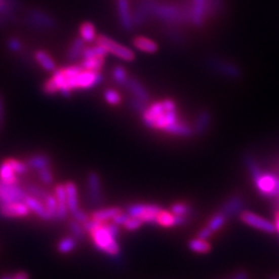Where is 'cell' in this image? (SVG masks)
I'll return each mask as SVG.
<instances>
[{"label": "cell", "mask_w": 279, "mask_h": 279, "mask_svg": "<svg viewBox=\"0 0 279 279\" xmlns=\"http://www.w3.org/2000/svg\"><path fill=\"white\" fill-rule=\"evenodd\" d=\"M103 81L100 71L88 70L80 64H72L56 68L53 75L45 82L43 91L48 95L60 93L64 97L70 96L73 90L90 89Z\"/></svg>", "instance_id": "obj_1"}, {"label": "cell", "mask_w": 279, "mask_h": 279, "mask_svg": "<svg viewBox=\"0 0 279 279\" xmlns=\"http://www.w3.org/2000/svg\"><path fill=\"white\" fill-rule=\"evenodd\" d=\"M142 119L148 129L172 136L188 138L193 134L190 126L179 118L176 103L172 99H163L147 106L142 113Z\"/></svg>", "instance_id": "obj_2"}, {"label": "cell", "mask_w": 279, "mask_h": 279, "mask_svg": "<svg viewBox=\"0 0 279 279\" xmlns=\"http://www.w3.org/2000/svg\"><path fill=\"white\" fill-rule=\"evenodd\" d=\"M94 245L110 257L117 258L120 255V246L108 230L106 223H98L92 231L89 232Z\"/></svg>", "instance_id": "obj_3"}, {"label": "cell", "mask_w": 279, "mask_h": 279, "mask_svg": "<svg viewBox=\"0 0 279 279\" xmlns=\"http://www.w3.org/2000/svg\"><path fill=\"white\" fill-rule=\"evenodd\" d=\"M152 14L155 15L160 20L170 24H182L185 22L190 23L188 5L177 7L175 5H162L156 3Z\"/></svg>", "instance_id": "obj_4"}, {"label": "cell", "mask_w": 279, "mask_h": 279, "mask_svg": "<svg viewBox=\"0 0 279 279\" xmlns=\"http://www.w3.org/2000/svg\"><path fill=\"white\" fill-rule=\"evenodd\" d=\"M95 44L103 47L107 51L108 54H111L122 61L132 62L135 60V53L133 52V50L112 39L107 35H104V34L97 35L95 39Z\"/></svg>", "instance_id": "obj_5"}, {"label": "cell", "mask_w": 279, "mask_h": 279, "mask_svg": "<svg viewBox=\"0 0 279 279\" xmlns=\"http://www.w3.org/2000/svg\"><path fill=\"white\" fill-rule=\"evenodd\" d=\"M163 209L153 204H134L128 207L126 213L130 216L138 217L143 222L148 223H157L158 214Z\"/></svg>", "instance_id": "obj_6"}, {"label": "cell", "mask_w": 279, "mask_h": 279, "mask_svg": "<svg viewBox=\"0 0 279 279\" xmlns=\"http://www.w3.org/2000/svg\"><path fill=\"white\" fill-rule=\"evenodd\" d=\"M189 22L195 27H201L205 24L209 17L208 0H190L188 5Z\"/></svg>", "instance_id": "obj_7"}, {"label": "cell", "mask_w": 279, "mask_h": 279, "mask_svg": "<svg viewBox=\"0 0 279 279\" xmlns=\"http://www.w3.org/2000/svg\"><path fill=\"white\" fill-rule=\"evenodd\" d=\"M240 218L245 224L253 227V229H257L268 234H273L276 232L275 223L256 213H252L250 211H243L240 214Z\"/></svg>", "instance_id": "obj_8"}, {"label": "cell", "mask_w": 279, "mask_h": 279, "mask_svg": "<svg viewBox=\"0 0 279 279\" xmlns=\"http://www.w3.org/2000/svg\"><path fill=\"white\" fill-rule=\"evenodd\" d=\"M87 198L88 203L92 206L100 205L104 200L100 178L94 172L89 173L87 176Z\"/></svg>", "instance_id": "obj_9"}, {"label": "cell", "mask_w": 279, "mask_h": 279, "mask_svg": "<svg viewBox=\"0 0 279 279\" xmlns=\"http://www.w3.org/2000/svg\"><path fill=\"white\" fill-rule=\"evenodd\" d=\"M28 193L23 187L16 184L5 183L0 180V200L3 203L23 202Z\"/></svg>", "instance_id": "obj_10"}, {"label": "cell", "mask_w": 279, "mask_h": 279, "mask_svg": "<svg viewBox=\"0 0 279 279\" xmlns=\"http://www.w3.org/2000/svg\"><path fill=\"white\" fill-rule=\"evenodd\" d=\"M26 20L30 26L35 29H52L56 26L55 20L41 10H31L27 14Z\"/></svg>", "instance_id": "obj_11"}, {"label": "cell", "mask_w": 279, "mask_h": 279, "mask_svg": "<svg viewBox=\"0 0 279 279\" xmlns=\"http://www.w3.org/2000/svg\"><path fill=\"white\" fill-rule=\"evenodd\" d=\"M30 210L25 202L3 203L0 204V216L8 218H19L28 216Z\"/></svg>", "instance_id": "obj_12"}, {"label": "cell", "mask_w": 279, "mask_h": 279, "mask_svg": "<svg viewBox=\"0 0 279 279\" xmlns=\"http://www.w3.org/2000/svg\"><path fill=\"white\" fill-rule=\"evenodd\" d=\"M253 180H255V184L258 190L263 195H267V196L274 195V191L278 181V177L270 174H264L262 172L258 176L253 177Z\"/></svg>", "instance_id": "obj_13"}, {"label": "cell", "mask_w": 279, "mask_h": 279, "mask_svg": "<svg viewBox=\"0 0 279 279\" xmlns=\"http://www.w3.org/2000/svg\"><path fill=\"white\" fill-rule=\"evenodd\" d=\"M156 5L155 0H142V3L133 13V21L135 26L143 25L153 12V8Z\"/></svg>", "instance_id": "obj_14"}, {"label": "cell", "mask_w": 279, "mask_h": 279, "mask_svg": "<svg viewBox=\"0 0 279 279\" xmlns=\"http://www.w3.org/2000/svg\"><path fill=\"white\" fill-rule=\"evenodd\" d=\"M117 10L119 21L123 29L126 31L132 30L135 27V25L133 21V13L128 0H118Z\"/></svg>", "instance_id": "obj_15"}, {"label": "cell", "mask_w": 279, "mask_h": 279, "mask_svg": "<svg viewBox=\"0 0 279 279\" xmlns=\"http://www.w3.org/2000/svg\"><path fill=\"white\" fill-rule=\"evenodd\" d=\"M123 86L134 95L135 98H137L148 105L149 100H150L149 92L147 91L145 86L140 81L133 79V78H129L128 81L125 82V84Z\"/></svg>", "instance_id": "obj_16"}, {"label": "cell", "mask_w": 279, "mask_h": 279, "mask_svg": "<svg viewBox=\"0 0 279 279\" xmlns=\"http://www.w3.org/2000/svg\"><path fill=\"white\" fill-rule=\"evenodd\" d=\"M244 206V202L241 196L239 195H233L229 200L224 202V204L221 208V213L226 217H232L237 214H240Z\"/></svg>", "instance_id": "obj_17"}, {"label": "cell", "mask_w": 279, "mask_h": 279, "mask_svg": "<svg viewBox=\"0 0 279 279\" xmlns=\"http://www.w3.org/2000/svg\"><path fill=\"white\" fill-rule=\"evenodd\" d=\"M64 186H65V191H66L68 212L72 215L81 209L80 205H79V195H78L77 185H75L71 181H68L64 184Z\"/></svg>", "instance_id": "obj_18"}, {"label": "cell", "mask_w": 279, "mask_h": 279, "mask_svg": "<svg viewBox=\"0 0 279 279\" xmlns=\"http://www.w3.org/2000/svg\"><path fill=\"white\" fill-rule=\"evenodd\" d=\"M55 196L57 201V219L64 220L68 214L66 191L64 184H58L55 187Z\"/></svg>", "instance_id": "obj_19"}, {"label": "cell", "mask_w": 279, "mask_h": 279, "mask_svg": "<svg viewBox=\"0 0 279 279\" xmlns=\"http://www.w3.org/2000/svg\"><path fill=\"white\" fill-rule=\"evenodd\" d=\"M212 67L220 72L221 74L225 75V77L229 78H239L240 77V69L233 63L229 62V61H223V60H219V59H215L211 62Z\"/></svg>", "instance_id": "obj_20"}, {"label": "cell", "mask_w": 279, "mask_h": 279, "mask_svg": "<svg viewBox=\"0 0 279 279\" xmlns=\"http://www.w3.org/2000/svg\"><path fill=\"white\" fill-rule=\"evenodd\" d=\"M25 204H26L30 210V212H33L35 215H37L39 218H42L43 220H51V217L46 209V206L44 204V202L27 194L26 197L24 200Z\"/></svg>", "instance_id": "obj_21"}, {"label": "cell", "mask_w": 279, "mask_h": 279, "mask_svg": "<svg viewBox=\"0 0 279 279\" xmlns=\"http://www.w3.org/2000/svg\"><path fill=\"white\" fill-rule=\"evenodd\" d=\"M134 47L140 52L153 54L158 51V45L153 41L144 35H138L133 39Z\"/></svg>", "instance_id": "obj_22"}, {"label": "cell", "mask_w": 279, "mask_h": 279, "mask_svg": "<svg viewBox=\"0 0 279 279\" xmlns=\"http://www.w3.org/2000/svg\"><path fill=\"white\" fill-rule=\"evenodd\" d=\"M34 58L35 61L38 63V65L41 67H43L46 71H54L56 70V63L54 61V59L52 58L48 52L44 50H37L35 51L34 53Z\"/></svg>", "instance_id": "obj_23"}, {"label": "cell", "mask_w": 279, "mask_h": 279, "mask_svg": "<svg viewBox=\"0 0 279 279\" xmlns=\"http://www.w3.org/2000/svg\"><path fill=\"white\" fill-rule=\"evenodd\" d=\"M84 48H85V42L81 37H75L67 50V54H66L67 60L69 62H73L77 59H79L80 57H82Z\"/></svg>", "instance_id": "obj_24"}, {"label": "cell", "mask_w": 279, "mask_h": 279, "mask_svg": "<svg viewBox=\"0 0 279 279\" xmlns=\"http://www.w3.org/2000/svg\"><path fill=\"white\" fill-rule=\"evenodd\" d=\"M121 212L120 208L117 207H110V208H105V209H100L95 212H93L90 216L91 219L100 222V223H106L107 221L113 220V218Z\"/></svg>", "instance_id": "obj_25"}, {"label": "cell", "mask_w": 279, "mask_h": 279, "mask_svg": "<svg viewBox=\"0 0 279 279\" xmlns=\"http://www.w3.org/2000/svg\"><path fill=\"white\" fill-rule=\"evenodd\" d=\"M17 174L13 170L9 160L5 161L2 165H0V180L5 183L9 184H16L18 183Z\"/></svg>", "instance_id": "obj_26"}, {"label": "cell", "mask_w": 279, "mask_h": 279, "mask_svg": "<svg viewBox=\"0 0 279 279\" xmlns=\"http://www.w3.org/2000/svg\"><path fill=\"white\" fill-rule=\"evenodd\" d=\"M210 122H211V116L210 114L207 112V111H203L201 112L197 117H196V120L194 122V125H193V134H196V135H203L204 134L210 125Z\"/></svg>", "instance_id": "obj_27"}, {"label": "cell", "mask_w": 279, "mask_h": 279, "mask_svg": "<svg viewBox=\"0 0 279 279\" xmlns=\"http://www.w3.org/2000/svg\"><path fill=\"white\" fill-rule=\"evenodd\" d=\"M17 8V0H0V24L9 20Z\"/></svg>", "instance_id": "obj_28"}, {"label": "cell", "mask_w": 279, "mask_h": 279, "mask_svg": "<svg viewBox=\"0 0 279 279\" xmlns=\"http://www.w3.org/2000/svg\"><path fill=\"white\" fill-rule=\"evenodd\" d=\"M80 37L85 42V43H92L95 42L96 39V29L95 26L91 22H83L80 25Z\"/></svg>", "instance_id": "obj_29"}, {"label": "cell", "mask_w": 279, "mask_h": 279, "mask_svg": "<svg viewBox=\"0 0 279 279\" xmlns=\"http://www.w3.org/2000/svg\"><path fill=\"white\" fill-rule=\"evenodd\" d=\"M26 164L29 169L38 171L41 169L49 167L51 164V160L46 154H34L26 161Z\"/></svg>", "instance_id": "obj_30"}, {"label": "cell", "mask_w": 279, "mask_h": 279, "mask_svg": "<svg viewBox=\"0 0 279 279\" xmlns=\"http://www.w3.org/2000/svg\"><path fill=\"white\" fill-rule=\"evenodd\" d=\"M106 58H99V57H89V58H83L80 65L88 70H94V71H100L103 66L105 65Z\"/></svg>", "instance_id": "obj_31"}, {"label": "cell", "mask_w": 279, "mask_h": 279, "mask_svg": "<svg viewBox=\"0 0 279 279\" xmlns=\"http://www.w3.org/2000/svg\"><path fill=\"white\" fill-rule=\"evenodd\" d=\"M77 241L78 240L74 239L72 236L64 237L59 241L57 249L61 255H68V253H70L72 250L75 249V247H77Z\"/></svg>", "instance_id": "obj_32"}, {"label": "cell", "mask_w": 279, "mask_h": 279, "mask_svg": "<svg viewBox=\"0 0 279 279\" xmlns=\"http://www.w3.org/2000/svg\"><path fill=\"white\" fill-rule=\"evenodd\" d=\"M188 247L191 251L196 253H208L211 249V246L207 240H203L200 238L190 240L188 242Z\"/></svg>", "instance_id": "obj_33"}, {"label": "cell", "mask_w": 279, "mask_h": 279, "mask_svg": "<svg viewBox=\"0 0 279 279\" xmlns=\"http://www.w3.org/2000/svg\"><path fill=\"white\" fill-rule=\"evenodd\" d=\"M44 204L46 206V209L51 217V220L57 219V201L55 194L48 193L46 198L44 200Z\"/></svg>", "instance_id": "obj_34"}, {"label": "cell", "mask_w": 279, "mask_h": 279, "mask_svg": "<svg viewBox=\"0 0 279 279\" xmlns=\"http://www.w3.org/2000/svg\"><path fill=\"white\" fill-rule=\"evenodd\" d=\"M68 227H69V231L71 233V236L74 239H77L78 241H81L84 239L86 231L84 229L83 223L77 221L75 219H71L68 222Z\"/></svg>", "instance_id": "obj_35"}, {"label": "cell", "mask_w": 279, "mask_h": 279, "mask_svg": "<svg viewBox=\"0 0 279 279\" xmlns=\"http://www.w3.org/2000/svg\"><path fill=\"white\" fill-rule=\"evenodd\" d=\"M104 98L107 101V104H109L110 106H119L122 103V96L121 94L112 88L106 89L104 92Z\"/></svg>", "instance_id": "obj_36"}, {"label": "cell", "mask_w": 279, "mask_h": 279, "mask_svg": "<svg viewBox=\"0 0 279 279\" xmlns=\"http://www.w3.org/2000/svg\"><path fill=\"white\" fill-rule=\"evenodd\" d=\"M24 189L26 190V192L29 194V195H32L41 201L44 202V200L46 198L47 194L49 193L46 189H44L43 187L36 185V184H33V183H28L24 186Z\"/></svg>", "instance_id": "obj_37"}, {"label": "cell", "mask_w": 279, "mask_h": 279, "mask_svg": "<svg viewBox=\"0 0 279 279\" xmlns=\"http://www.w3.org/2000/svg\"><path fill=\"white\" fill-rule=\"evenodd\" d=\"M112 75H113L114 81L117 84L122 85V86L125 84V82L128 81V79L130 78L129 74H128V71H126V69L121 65H117L113 68Z\"/></svg>", "instance_id": "obj_38"}, {"label": "cell", "mask_w": 279, "mask_h": 279, "mask_svg": "<svg viewBox=\"0 0 279 279\" xmlns=\"http://www.w3.org/2000/svg\"><path fill=\"white\" fill-rule=\"evenodd\" d=\"M225 221H226V217L221 212H219L214 216H212V218L209 220L208 227L213 233L217 232L224 225Z\"/></svg>", "instance_id": "obj_39"}, {"label": "cell", "mask_w": 279, "mask_h": 279, "mask_svg": "<svg viewBox=\"0 0 279 279\" xmlns=\"http://www.w3.org/2000/svg\"><path fill=\"white\" fill-rule=\"evenodd\" d=\"M157 223L166 227L175 226V215L172 212L162 210L161 213L158 214Z\"/></svg>", "instance_id": "obj_40"}, {"label": "cell", "mask_w": 279, "mask_h": 279, "mask_svg": "<svg viewBox=\"0 0 279 279\" xmlns=\"http://www.w3.org/2000/svg\"><path fill=\"white\" fill-rule=\"evenodd\" d=\"M37 174H38V178H39V180H41L45 185H50V184H52V183H53L54 177H53L52 171H51V169H50L49 167L38 170V171H37Z\"/></svg>", "instance_id": "obj_41"}, {"label": "cell", "mask_w": 279, "mask_h": 279, "mask_svg": "<svg viewBox=\"0 0 279 279\" xmlns=\"http://www.w3.org/2000/svg\"><path fill=\"white\" fill-rule=\"evenodd\" d=\"M144 222L138 218V217H133V216H130L129 215V218L126 219V221L124 222V224L122 225L125 230H128V231H136V230H139L140 227L142 226Z\"/></svg>", "instance_id": "obj_42"}, {"label": "cell", "mask_w": 279, "mask_h": 279, "mask_svg": "<svg viewBox=\"0 0 279 279\" xmlns=\"http://www.w3.org/2000/svg\"><path fill=\"white\" fill-rule=\"evenodd\" d=\"M190 211V207L184 203H176L171 208V212L177 216H186Z\"/></svg>", "instance_id": "obj_43"}, {"label": "cell", "mask_w": 279, "mask_h": 279, "mask_svg": "<svg viewBox=\"0 0 279 279\" xmlns=\"http://www.w3.org/2000/svg\"><path fill=\"white\" fill-rule=\"evenodd\" d=\"M9 162L13 168V170L15 171V173L17 175H24L25 173L27 172V170L29 169L26 163H23L19 160H15V158H9Z\"/></svg>", "instance_id": "obj_44"}, {"label": "cell", "mask_w": 279, "mask_h": 279, "mask_svg": "<svg viewBox=\"0 0 279 279\" xmlns=\"http://www.w3.org/2000/svg\"><path fill=\"white\" fill-rule=\"evenodd\" d=\"M222 0H208L209 17H214L216 14L220 13L222 11Z\"/></svg>", "instance_id": "obj_45"}, {"label": "cell", "mask_w": 279, "mask_h": 279, "mask_svg": "<svg viewBox=\"0 0 279 279\" xmlns=\"http://www.w3.org/2000/svg\"><path fill=\"white\" fill-rule=\"evenodd\" d=\"M8 47L12 52H19V51L22 49V43L20 42V39L12 37L8 41Z\"/></svg>", "instance_id": "obj_46"}, {"label": "cell", "mask_w": 279, "mask_h": 279, "mask_svg": "<svg viewBox=\"0 0 279 279\" xmlns=\"http://www.w3.org/2000/svg\"><path fill=\"white\" fill-rule=\"evenodd\" d=\"M128 218H129V214H128V213H123V212L121 211V212H119V213L113 218L112 221H113L114 223H116L117 225L122 226Z\"/></svg>", "instance_id": "obj_47"}, {"label": "cell", "mask_w": 279, "mask_h": 279, "mask_svg": "<svg viewBox=\"0 0 279 279\" xmlns=\"http://www.w3.org/2000/svg\"><path fill=\"white\" fill-rule=\"evenodd\" d=\"M212 234H213V232L209 229L208 226H206V227H204V229H202V230L198 232L197 238L203 239V240H208L209 238H211Z\"/></svg>", "instance_id": "obj_48"}, {"label": "cell", "mask_w": 279, "mask_h": 279, "mask_svg": "<svg viewBox=\"0 0 279 279\" xmlns=\"http://www.w3.org/2000/svg\"><path fill=\"white\" fill-rule=\"evenodd\" d=\"M231 279H249V276L246 272L239 271V272L235 273Z\"/></svg>", "instance_id": "obj_49"}, {"label": "cell", "mask_w": 279, "mask_h": 279, "mask_svg": "<svg viewBox=\"0 0 279 279\" xmlns=\"http://www.w3.org/2000/svg\"><path fill=\"white\" fill-rule=\"evenodd\" d=\"M13 279H29L28 274L25 272H19L13 276Z\"/></svg>", "instance_id": "obj_50"}, {"label": "cell", "mask_w": 279, "mask_h": 279, "mask_svg": "<svg viewBox=\"0 0 279 279\" xmlns=\"http://www.w3.org/2000/svg\"><path fill=\"white\" fill-rule=\"evenodd\" d=\"M275 227H276V231L279 233V210L275 215Z\"/></svg>", "instance_id": "obj_51"}, {"label": "cell", "mask_w": 279, "mask_h": 279, "mask_svg": "<svg viewBox=\"0 0 279 279\" xmlns=\"http://www.w3.org/2000/svg\"><path fill=\"white\" fill-rule=\"evenodd\" d=\"M273 196H278V197H279V178H278V181H277L276 188H275V191H274V195H273Z\"/></svg>", "instance_id": "obj_52"}, {"label": "cell", "mask_w": 279, "mask_h": 279, "mask_svg": "<svg viewBox=\"0 0 279 279\" xmlns=\"http://www.w3.org/2000/svg\"><path fill=\"white\" fill-rule=\"evenodd\" d=\"M170 37L173 39L174 37H176V35H175V33H172V34H170ZM178 42H177V43H181V41H182V37L183 36H181V34H178Z\"/></svg>", "instance_id": "obj_53"}, {"label": "cell", "mask_w": 279, "mask_h": 279, "mask_svg": "<svg viewBox=\"0 0 279 279\" xmlns=\"http://www.w3.org/2000/svg\"><path fill=\"white\" fill-rule=\"evenodd\" d=\"M2 279H13V276H5Z\"/></svg>", "instance_id": "obj_54"}, {"label": "cell", "mask_w": 279, "mask_h": 279, "mask_svg": "<svg viewBox=\"0 0 279 279\" xmlns=\"http://www.w3.org/2000/svg\"><path fill=\"white\" fill-rule=\"evenodd\" d=\"M271 279H279V277H272Z\"/></svg>", "instance_id": "obj_55"}, {"label": "cell", "mask_w": 279, "mask_h": 279, "mask_svg": "<svg viewBox=\"0 0 279 279\" xmlns=\"http://www.w3.org/2000/svg\"><path fill=\"white\" fill-rule=\"evenodd\" d=\"M0 204H2V200H0Z\"/></svg>", "instance_id": "obj_56"}]
</instances>
